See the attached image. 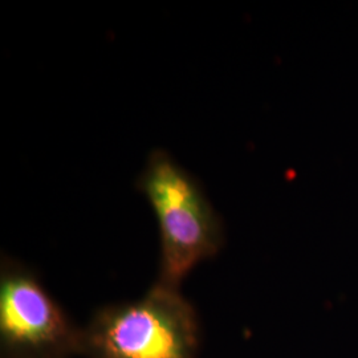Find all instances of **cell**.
Returning <instances> with one entry per match:
<instances>
[{
    "label": "cell",
    "mask_w": 358,
    "mask_h": 358,
    "mask_svg": "<svg viewBox=\"0 0 358 358\" xmlns=\"http://www.w3.org/2000/svg\"><path fill=\"white\" fill-rule=\"evenodd\" d=\"M137 186L159 227L158 282L179 288L192 269L222 250V220L196 179L165 150L150 154Z\"/></svg>",
    "instance_id": "7a4b0ae2"
},
{
    "label": "cell",
    "mask_w": 358,
    "mask_h": 358,
    "mask_svg": "<svg viewBox=\"0 0 358 358\" xmlns=\"http://www.w3.org/2000/svg\"><path fill=\"white\" fill-rule=\"evenodd\" d=\"M201 324L178 287L157 282L134 301L99 308L83 328L87 358H198Z\"/></svg>",
    "instance_id": "6da1fadb"
},
{
    "label": "cell",
    "mask_w": 358,
    "mask_h": 358,
    "mask_svg": "<svg viewBox=\"0 0 358 358\" xmlns=\"http://www.w3.org/2000/svg\"><path fill=\"white\" fill-rule=\"evenodd\" d=\"M83 329L32 269L10 257L0 267V358L81 356Z\"/></svg>",
    "instance_id": "3957f363"
}]
</instances>
